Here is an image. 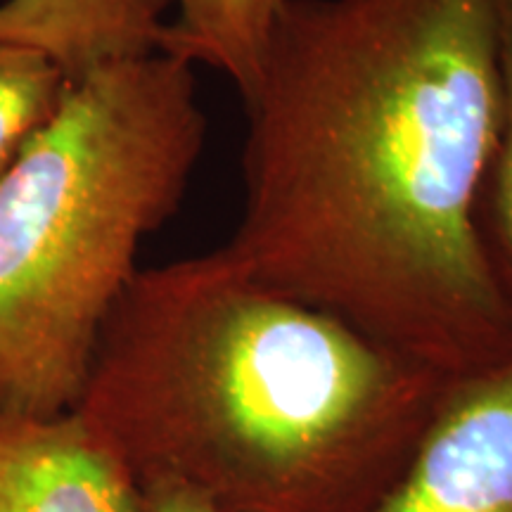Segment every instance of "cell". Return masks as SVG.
Segmentation results:
<instances>
[{
	"label": "cell",
	"mask_w": 512,
	"mask_h": 512,
	"mask_svg": "<svg viewBox=\"0 0 512 512\" xmlns=\"http://www.w3.org/2000/svg\"><path fill=\"white\" fill-rule=\"evenodd\" d=\"M256 280L458 377L512 349L479 238L501 131L491 0H287L245 100Z\"/></svg>",
	"instance_id": "obj_1"
},
{
	"label": "cell",
	"mask_w": 512,
	"mask_h": 512,
	"mask_svg": "<svg viewBox=\"0 0 512 512\" xmlns=\"http://www.w3.org/2000/svg\"><path fill=\"white\" fill-rule=\"evenodd\" d=\"M448 380L219 247L140 268L74 413L133 482L174 479L219 512H373Z\"/></svg>",
	"instance_id": "obj_2"
},
{
	"label": "cell",
	"mask_w": 512,
	"mask_h": 512,
	"mask_svg": "<svg viewBox=\"0 0 512 512\" xmlns=\"http://www.w3.org/2000/svg\"><path fill=\"white\" fill-rule=\"evenodd\" d=\"M207 117L195 67L152 53L69 83L0 178V413H72L138 249L181 207Z\"/></svg>",
	"instance_id": "obj_3"
},
{
	"label": "cell",
	"mask_w": 512,
	"mask_h": 512,
	"mask_svg": "<svg viewBox=\"0 0 512 512\" xmlns=\"http://www.w3.org/2000/svg\"><path fill=\"white\" fill-rule=\"evenodd\" d=\"M373 512H512V349L451 377Z\"/></svg>",
	"instance_id": "obj_4"
},
{
	"label": "cell",
	"mask_w": 512,
	"mask_h": 512,
	"mask_svg": "<svg viewBox=\"0 0 512 512\" xmlns=\"http://www.w3.org/2000/svg\"><path fill=\"white\" fill-rule=\"evenodd\" d=\"M0 512H143L140 489L74 411L0 413Z\"/></svg>",
	"instance_id": "obj_5"
},
{
	"label": "cell",
	"mask_w": 512,
	"mask_h": 512,
	"mask_svg": "<svg viewBox=\"0 0 512 512\" xmlns=\"http://www.w3.org/2000/svg\"><path fill=\"white\" fill-rule=\"evenodd\" d=\"M171 0H5L0 43L50 57L69 81L159 53Z\"/></svg>",
	"instance_id": "obj_6"
},
{
	"label": "cell",
	"mask_w": 512,
	"mask_h": 512,
	"mask_svg": "<svg viewBox=\"0 0 512 512\" xmlns=\"http://www.w3.org/2000/svg\"><path fill=\"white\" fill-rule=\"evenodd\" d=\"M287 0H171L176 22L166 24L159 53L207 64L226 74L242 102L254 93Z\"/></svg>",
	"instance_id": "obj_7"
},
{
	"label": "cell",
	"mask_w": 512,
	"mask_h": 512,
	"mask_svg": "<svg viewBox=\"0 0 512 512\" xmlns=\"http://www.w3.org/2000/svg\"><path fill=\"white\" fill-rule=\"evenodd\" d=\"M501 74V131L479 200V238L505 302L512 309V0H491Z\"/></svg>",
	"instance_id": "obj_8"
},
{
	"label": "cell",
	"mask_w": 512,
	"mask_h": 512,
	"mask_svg": "<svg viewBox=\"0 0 512 512\" xmlns=\"http://www.w3.org/2000/svg\"><path fill=\"white\" fill-rule=\"evenodd\" d=\"M69 83L38 50L0 43V178L57 117Z\"/></svg>",
	"instance_id": "obj_9"
},
{
	"label": "cell",
	"mask_w": 512,
	"mask_h": 512,
	"mask_svg": "<svg viewBox=\"0 0 512 512\" xmlns=\"http://www.w3.org/2000/svg\"><path fill=\"white\" fill-rule=\"evenodd\" d=\"M138 489L143 512H219L195 489L174 479H150Z\"/></svg>",
	"instance_id": "obj_10"
}]
</instances>
